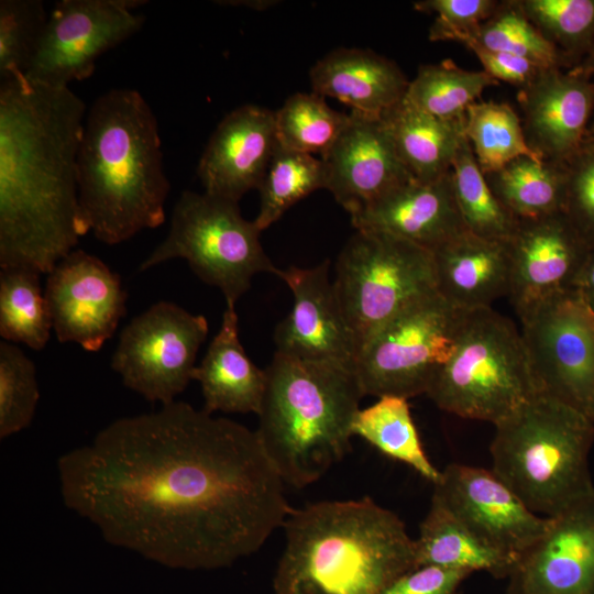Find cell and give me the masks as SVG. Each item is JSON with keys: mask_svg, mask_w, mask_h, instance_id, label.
<instances>
[{"mask_svg": "<svg viewBox=\"0 0 594 594\" xmlns=\"http://www.w3.org/2000/svg\"><path fill=\"white\" fill-rule=\"evenodd\" d=\"M485 178L497 199L518 220L564 211L565 163L521 156Z\"/></svg>", "mask_w": 594, "mask_h": 594, "instance_id": "28", "label": "cell"}, {"mask_svg": "<svg viewBox=\"0 0 594 594\" xmlns=\"http://www.w3.org/2000/svg\"><path fill=\"white\" fill-rule=\"evenodd\" d=\"M459 42L475 54L483 70L498 82L506 81L521 87L543 69L522 57L488 50L472 36H464Z\"/></svg>", "mask_w": 594, "mask_h": 594, "instance_id": "43", "label": "cell"}, {"mask_svg": "<svg viewBox=\"0 0 594 594\" xmlns=\"http://www.w3.org/2000/svg\"><path fill=\"white\" fill-rule=\"evenodd\" d=\"M432 497L481 542L516 560L548 524V517L532 513L492 470L480 466L448 464Z\"/></svg>", "mask_w": 594, "mask_h": 594, "instance_id": "14", "label": "cell"}, {"mask_svg": "<svg viewBox=\"0 0 594 594\" xmlns=\"http://www.w3.org/2000/svg\"><path fill=\"white\" fill-rule=\"evenodd\" d=\"M333 286L359 351L395 314L437 292L433 255L386 233L356 230L338 256Z\"/></svg>", "mask_w": 594, "mask_h": 594, "instance_id": "10", "label": "cell"}, {"mask_svg": "<svg viewBox=\"0 0 594 594\" xmlns=\"http://www.w3.org/2000/svg\"><path fill=\"white\" fill-rule=\"evenodd\" d=\"M138 0H61L46 25L24 74L53 87H68L92 76L96 61L138 33L145 22L134 9Z\"/></svg>", "mask_w": 594, "mask_h": 594, "instance_id": "13", "label": "cell"}, {"mask_svg": "<svg viewBox=\"0 0 594 594\" xmlns=\"http://www.w3.org/2000/svg\"><path fill=\"white\" fill-rule=\"evenodd\" d=\"M221 6H233V7H246L254 10H265L272 6L278 3L277 1L272 0H249V1H217Z\"/></svg>", "mask_w": 594, "mask_h": 594, "instance_id": "45", "label": "cell"}, {"mask_svg": "<svg viewBox=\"0 0 594 594\" xmlns=\"http://www.w3.org/2000/svg\"><path fill=\"white\" fill-rule=\"evenodd\" d=\"M255 430L285 484L319 481L351 449L364 396L354 362L302 360L275 352Z\"/></svg>", "mask_w": 594, "mask_h": 594, "instance_id": "5", "label": "cell"}, {"mask_svg": "<svg viewBox=\"0 0 594 594\" xmlns=\"http://www.w3.org/2000/svg\"><path fill=\"white\" fill-rule=\"evenodd\" d=\"M352 432L383 454L407 464L432 484L440 480L441 471L432 464L424 450L408 399L398 396L378 397L376 403L356 413Z\"/></svg>", "mask_w": 594, "mask_h": 594, "instance_id": "29", "label": "cell"}, {"mask_svg": "<svg viewBox=\"0 0 594 594\" xmlns=\"http://www.w3.org/2000/svg\"><path fill=\"white\" fill-rule=\"evenodd\" d=\"M40 398L35 365L25 353L0 342V438L26 428Z\"/></svg>", "mask_w": 594, "mask_h": 594, "instance_id": "38", "label": "cell"}, {"mask_svg": "<svg viewBox=\"0 0 594 594\" xmlns=\"http://www.w3.org/2000/svg\"><path fill=\"white\" fill-rule=\"evenodd\" d=\"M539 393L594 421V312L572 288L521 320Z\"/></svg>", "mask_w": 594, "mask_h": 594, "instance_id": "12", "label": "cell"}, {"mask_svg": "<svg viewBox=\"0 0 594 594\" xmlns=\"http://www.w3.org/2000/svg\"><path fill=\"white\" fill-rule=\"evenodd\" d=\"M415 544L417 566L484 571L507 579L517 562L481 542L432 496Z\"/></svg>", "mask_w": 594, "mask_h": 594, "instance_id": "27", "label": "cell"}, {"mask_svg": "<svg viewBox=\"0 0 594 594\" xmlns=\"http://www.w3.org/2000/svg\"><path fill=\"white\" fill-rule=\"evenodd\" d=\"M585 139L594 141V114H593L591 123L588 125Z\"/></svg>", "mask_w": 594, "mask_h": 594, "instance_id": "47", "label": "cell"}, {"mask_svg": "<svg viewBox=\"0 0 594 594\" xmlns=\"http://www.w3.org/2000/svg\"><path fill=\"white\" fill-rule=\"evenodd\" d=\"M261 232L241 216L238 202L185 190L175 204L167 237L140 271L184 258L202 282L222 292L227 306H235L256 274H279L261 244Z\"/></svg>", "mask_w": 594, "mask_h": 594, "instance_id": "8", "label": "cell"}, {"mask_svg": "<svg viewBox=\"0 0 594 594\" xmlns=\"http://www.w3.org/2000/svg\"><path fill=\"white\" fill-rule=\"evenodd\" d=\"M326 188L327 174L322 160L278 145L258 188L260 210L253 221L263 231L297 201Z\"/></svg>", "mask_w": 594, "mask_h": 594, "instance_id": "34", "label": "cell"}, {"mask_svg": "<svg viewBox=\"0 0 594 594\" xmlns=\"http://www.w3.org/2000/svg\"><path fill=\"white\" fill-rule=\"evenodd\" d=\"M348 121L349 114L330 108L322 96L296 92L275 111L277 142L285 150L322 155Z\"/></svg>", "mask_w": 594, "mask_h": 594, "instance_id": "35", "label": "cell"}, {"mask_svg": "<svg viewBox=\"0 0 594 594\" xmlns=\"http://www.w3.org/2000/svg\"><path fill=\"white\" fill-rule=\"evenodd\" d=\"M464 310L433 292L377 328L354 361L364 396L408 399L427 394L455 351Z\"/></svg>", "mask_w": 594, "mask_h": 594, "instance_id": "9", "label": "cell"}, {"mask_svg": "<svg viewBox=\"0 0 594 594\" xmlns=\"http://www.w3.org/2000/svg\"><path fill=\"white\" fill-rule=\"evenodd\" d=\"M208 330L204 316L174 302H156L123 328L111 367L128 388L168 405L193 380Z\"/></svg>", "mask_w": 594, "mask_h": 594, "instance_id": "11", "label": "cell"}, {"mask_svg": "<svg viewBox=\"0 0 594 594\" xmlns=\"http://www.w3.org/2000/svg\"><path fill=\"white\" fill-rule=\"evenodd\" d=\"M327 188L350 216L413 178L382 117L351 111L334 143L321 155Z\"/></svg>", "mask_w": 594, "mask_h": 594, "instance_id": "20", "label": "cell"}, {"mask_svg": "<svg viewBox=\"0 0 594 594\" xmlns=\"http://www.w3.org/2000/svg\"><path fill=\"white\" fill-rule=\"evenodd\" d=\"M48 13L41 0L0 1V77L25 74Z\"/></svg>", "mask_w": 594, "mask_h": 594, "instance_id": "39", "label": "cell"}, {"mask_svg": "<svg viewBox=\"0 0 594 594\" xmlns=\"http://www.w3.org/2000/svg\"><path fill=\"white\" fill-rule=\"evenodd\" d=\"M491 470L535 514L552 517L594 491V421L537 393L497 422Z\"/></svg>", "mask_w": 594, "mask_h": 594, "instance_id": "6", "label": "cell"}, {"mask_svg": "<svg viewBox=\"0 0 594 594\" xmlns=\"http://www.w3.org/2000/svg\"><path fill=\"white\" fill-rule=\"evenodd\" d=\"M309 77L314 92L374 117L398 103L409 85L395 62L360 48L330 52L311 67Z\"/></svg>", "mask_w": 594, "mask_h": 594, "instance_id": "24", "label": "cell"}, {"mask_svg": "<svg viewBox=\"0 0 594 594\" xmlns=\"http://www.w3.org/2000/svg\"><path fill=\"white\" fill-rule=\"evenodd\" d=\"M351 221L356 230L386 233L430 252L466 230L454 196L452 169L433 182H404L351 216Z\"/></svg>", "mask_w": 594, "mask_h": 594, "instance_id": "22", "label": "cell"}, {"mask_svg": "<svg viewBox=\"0 0 594 594\" xmlns=\"http://www.w3.org/2000/svg\"><path fill=\"white\" fill-rule=\"evenodd\" d=\"M537 393L521 332L481 307L464 310L455 351L426 395L441 410L496 425Z\"/></svg>", "mask_w": 594, "mask_h": 594, "instance_id": "7", "label": "cell"}, {"mask_svg": "<svg viewBox=\"0 0 594 594\" xmlns=\"http://www.w3.org/2000/svg\"><path fill=\"white\" fill-rule=\"evenodd\" d=\"M87 110L69 87L0 84V268L51 273L80 237L77 158Z\"/></svg>", "mask_w": 594, "mask_h": 594, "instance_id": "2", "label": "cell"}, {"mask_svg": "<svg viewBox=\"0 0 594 594\" xmlns=\"http://www.w3.org/2000/svg\"><path fill=\"white\" fill-rule=\"evenodd\" d=\"M508 246V298L520 321L552 297L574 288L592 249L563 211L519 220Z\"/></svg>", "mask_w": 594, "mask_h": 594, "instance_id": "16", "label": "cell"}, {"mask_svg": "<svg viewBox=\"0 0 594 594\" xmlns=\"http://www.w3.org/2000/svg\"><path fill=\"white\" fill-rule=\"evenodd\" d=\"M574 288L581 294L587 306L594 312V248L579 273Z\"/></svg>", "mask_w": 594, "mask_h": 594, "instance_id": "44", "label": "cell"}, {"mask_svg": "<svg viewBox=\"0 0 594 594\" xmlns=\"http://www.w3.org/2000/svg\"><path fill=\"white\" fill-rule=\"evenodd\" d=\"M566 196L564 213L594 248V141L585 139L565 163Z\"/></svg>", "mask_w": 594, "mask_h": 594, "instance_id": "41", "label": "cell"}, {"mask_svg": "<svg viewBox=\"0 0 594 594\" xmlns=\"http://www.w3.org/2000/svg\"><path fill=\"white\" fill-rule=\"evenodd\" d=\"M80 237L122 243L165 221L170 188L156 117L135 89L114 88L87 111L78 150Z\"/></svg>", "mask_w": 594, "mask_h": 594, "instance_id": "3", "label": "cell"}, {"mask_svg": "<svg viewBox=\"0 0 594 594\" xmlns=\"http://www.w3.org/2000/svg\"><path fill=\"white\" fill-rule=\"evenodd\" d=\"M472 37L488 50L522 57L541 68H566L561 52L528 20L517 0L501 1Z\"/></svg>", "mask_w": 594, "mask_h": 594, "instance_id": "37", "label": "cell"}, {"mask_svg": "<svg viewBox=\"0 0 594 594\" xmlns=\"http://www.w3.org/2000/svg\"><path fill=\"white\" fill-rule=\"evenodd\" d=\"M329 265L326 260L314 267L279 271L294 304L275 329L276 352L302 360L355 361L356 340L329 279Z\"/></svg>", "mask_w": 594, "mask_h": 594, "instance_id": "19", "label": "cell"}, {"mask_svg": "<svg viewBox=\"0 0 594 594\" xmlns=\"http://www.w3.org/2000/svg\"><path fill=\"white\" fill-rule=\"evenodd\" d=\"M396 152L419 182H433L452 169L465 138L464 120H444L426 113L403 98L382 116Z\"/></svg>", "mask_w": 594, "mask_h": 594, "instance_id": "26", "label": "cell"}, {"mask_svg": "<svg viewBox=\"0 0 594 594\" xmlns=\"http://www.w3.org/2000/svg\"><path fill=\"white\" fill-rule=\"evenodd\" d=\"M470 574L462 570L421 565L397 578L380 594H457Z\"/></svg>", "mask_w": 594, "mask_h": 594, "instance_id": "42", "label": "cell"}, {"mask_svg": "<svg viewBox=\"0 0 594 594\" xmlns=\"http://www.w3.org/2000/svg\"><path fill=\"white\" fill-rule=\"evenodd\" d=\"M193 380L201 386L202 409L208 414H258L266 373L250 360L240 342L235 306L223 311L221 327L195 367Z\"/></svg>", "mask_w": 594, "mask_h": 594, "instance_id": "25", "label": "cell"}, {"mask_svg": "<svg viewBox=\"0 0 594 594\" xmlns=\"http://www.w3.org/2000/svg\"><path fill=\"white\" fill-rule=\"evenodd\" d=\"M452 179L457 205L466 230L484 239L508 242L519 220L492 191L466 136L453 158Z\"/></svg>", "mask_w": 594, "mask_h": 594, "instance_id": "31", "label": "cell"}, {"mask_svg": "<svg viewBox=\"0 0 594 594\" xmlns=\"http://www.w3.org/2000/svg\"><path fill=\"white\" fill-rule=\"evenodd\" d=\"M57 471L66 507L107 542L173 569L232 565L294 509L255 430L185 402L114 420Z\"/></svg>", "mask_w": 594, "mask_h": 594, "instance_id": "1", "label": "cell"}, {"mask_svg": "<svg viewBox=\"0 0 594 594\" xmlns=\"http://www.w3.org/2000/svg\"><path fill=\"white\" fill-rule=\"evenodd\" d=\"M283 527L275 594H380L417 568L405 522L367 496L293 509Z\"/></svg>", "mask_w": 594, "mask_h": 594, "instance_id": "4", "label": "cell"}, {"mask_svg": "<svg viewBox=\"0 0 594 594\" xmlns=\"http://www.w3.org/2000/svg\"><path fill=\"white\" fill-rule=\"evenodd\" d=\"M507 579L506 594H594V491L548 517Z\"/></svg>", "mask_w": 594, "mask_h": 594, "instance_id": "17", "label": "cell"}, {"mask_svg": "<svg viewBox=\"0 0 594 594\" xmlns=\"http://www.w3.org/2000/svg\"><path fill=\"white\" fill-rule=\"evenodd\" d=\"M40 274L29 267L0 272V334L4 341L21 342L33 350L44 349L53 329Z\"/></svg>", "mask_w": 594, "mask_h": 594, "instance_id": "33", "label": "cell"}, {"mask_svg": "<svg viewBox=\"0 0 594 594\" xmlns=\"http://www.w3.org/2000/svg\"><path fill=\"white\" fill-rule=\"evenodd\" d=\"M464 134L484 175L521 156L542 160L529 147L520 117L506 102L476 101L469 106Z\"/></svg>", "mask_w": 594, "mask_h": 594, "instance_id": "32", "label": "cell"}, {"mask_svg": "<svg viewBox=\"0 0 594 594\" xmlns=\"http://www.w3.org/2000/svg\"><path fill=\"white\" fill-rule=\"evenodd\" d=\"M573 68H576L594 80V44L581 63Z\"/></svg>", "mask_w": 594, "mask_h": 594, "instance_id": "46", "label": "cell"}, {"mask_svg": "<svg viewBox=\"0 0 594 594\" xmlns=\"http://www.w3.org/2000/svg\"><path fill=\"white\" fill-rule=\"evenodd\" d=\"M278 146L275 112L244 105L217 125L198 162L205 193L239 202L258 189Z\"/></svg>", "mask_w": 594, "mask_h": 594, "instance_id": "21", "label": "cell"}, {"mask_svg": "<svg viewBox=\"0 0 594 594\" xmlns=\"http://www.w3.org/2000/svg\"><path fill=\"white\" fill-rule=\"evenodd\" d=\"M44 294L57 339L86 351L100 350L125 315L120 277L82 250H73L48 273Z\"/></svg>", "mask_w": 594, "mask_h": 594, "instance_id": "15", "label": "cell"}, {"mask_svg": "<svg viewBox=\"0 0 594 594\" xmlns=\"http://www.w3.org/2000/svg\"><path fill=\"white\" fill-rule=\"evenodd\" d=\"M437 292L450 304L473 309L492 307L510 287L508 242L464 230L432 251Z\"/></svg>", "mask_w": 594, "mask_h": 594, "instance_id": "23", "label": "cell"}, {"mask_svg": "<svg viewBox=\"0 0 594 594\" xmlns=\"http://www.w3.org/2000/svg\"><path fill=\"white\" fill-rule=\"evenodd\" d=\"M517 100L529 147L542 160L566 163L594 114V80L576 68H543L519 87Z\"/></svg>", "mask_w": 594, "mask_h": 594, "instance_id": "18", "label": "cell"}, {"mask_svg": "<svg viewBox=\"0 0 594 594\" xmlns=\"http://www.w3.org/2000/svg\"><path fill=\"white\" fill-rule=\"evenodd\" d=\"M499 82L484 70H468L451 59L420 65L409 81L405 100L417 109L444 120H464L469 106L483 91Z\"/></svg>", "mask_w": 594, "mask_h": 594, "instance_id": "30", "label": "cell"}, {"mask_svg": "<svg viewBox=\"0 0 594 594\" xmlns=\"http://www.w3.org/2000/svg\"><path fill=\"white\" fill-rule=\"evenodd\" d=\"M499 3L496 0H422L415 2L414 8L435 14L429 29L430 41L459 42L464 36H474Z\"/></svg>", "mask_w": 594, "mask_h": 594, "instance_id": "40", "label": "cell"}, {"mask_svg": "<svg viewBox=\"0 0 594 594\" xmlns=\"http://www.w3.org/2000/svg\"><path fill=\"white\" fill-rule=\"evenodd\" d=\"M528 20L578 66L594 44V0H517Z\"/></svg>", "mask_w": 594, "mask_h": 594, "instance_id": "36", "label": "cell"}]
</instances>
